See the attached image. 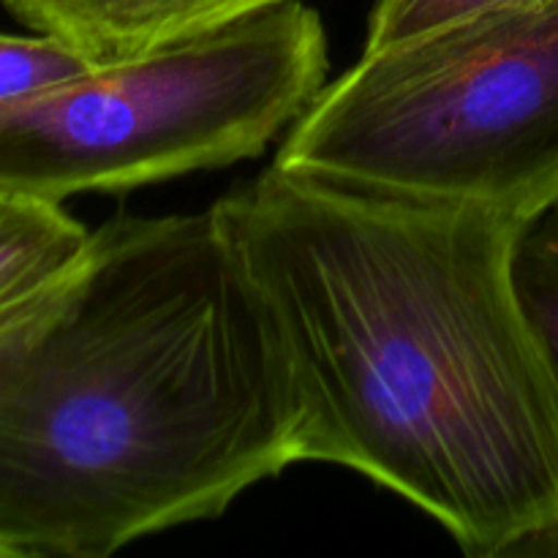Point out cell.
Returning a JSON list of instances; mask_svg holds the SVG:
<instances>
[{"label": "cell", "instance_id": "cell-1", "mask_svg": "<svg viewBox=\"0 0 558 558\" xmlns=\"http://www.w3.org/2000/svg\"><path fill=\"white\" fill-rule=\"evenodd\" d=\"M281 349L298 463L347 466L501 558L558 515V401L523 319V221L270 163L210 207Z\"/></svg>", "mask_w": 558, "mask_h": 558}, {"label": "cell", "instance_id": "cell-2", "mask_svg": "<svg viewBox=\"0 0 558 558\" xmlns=\"http://www.w3.org/2000/svg\"><path fill=\"white\" fill-rule=\"evenodd\" d=\"M292 463L287 365L213 210L118 213L0 308L5 558H107Z\"/></svg>", "mask_w": 558, "mask_h": 558}, {"label": "cell", "instance_id": "cell-3", "mask_svg": "<svg viewBox=\"0 0 558 558\" xmlns=\"http://www.w3.org/2000/svg\"><path fill=\"white\" fill-rule=\"evenodd\" d=\"M272 163L532 223L558 205V0L363 49L289 125Z\"/></svg>", "mask_w": 558, "mask_h": 558}, {"label": "cell", "instance_id": "cell-4", "mask_svg": "<svg viewBox=\"0 0 558 558\" xmlns=\"http://www.w3.org/2000/svg\"><path fill=\"white\" fill-rule=\"evenodd\" d=\"M319 11L283 0L0 104V189L129 194L262 156L327 85Z\"/></svg>", "mask_w": 558, "mask_h": 558}, {"label": "cell", "instance_id": "cell-5", "mask_svg": "<svg viewBox=\"0 0 558 558\" xmlns=\"http://www.w3.org/2000/svg\"><path fill=\"white\" fill-rule=\"evenodd\" d=\"M283 0H0L31 33L52 36L90 63H118L202 36Z\"/></svg>", "mask_w": 558, "mask_h": 558}, {"label": "cell", "instance_id": "cell-6", "mask_svg": "<svg viewBox=\"0 0 558 558\" xmlns=\"http://www.w3.org/2000/svg\"><path fill=\"white\" fill-rule=\"evenodd\" d=\"M90 234L60 202L0 189V308L63 276Z\"/></svg>", "mask_w": 558, "mask_h": 558}, {"label": "cell", "instance_id": "cell-7", "mask_svg": "<svg viewBox=\"0 0 558 558\" xmlns=\"http://www.w3.org/2000/svg\"><path fill=\"white\" fill-rule=\"evenodd\" d=\"M512 283L558 401V205L518 234Z\"/></svg>", "mask_w": 558, "mask_h": 558}, {"label": "cell", "instance_id": "cell-8", "mask_svg": "<svg viewBox=\"0 0 558 558\" xmlns=\"http://www.w3.org/2000/svg\"><path fill=\"white\" fill-rule=\"evenodd\" d=\"M90 65L96 63L52 36L0 33V104L60 85Z\"/></svg>", "mask_w": 558, "mask_h": 558}, {"label": "cell", "instance_id": "cell-9", "mask_svg": "<svg viewBox=\"0 0 558 558\" xmlns=\"http://www.w3.org/2000/svg\"><path fill=\"white\" fill-rule=\"evenodd\" d=\"M515 3L526 0H376L363 49L371 52V49L392 47L450 22Z\"/></svg>", "mask_w": 558, "mask_h": 558}, {"label": "cell", "instance_id": "cell-10", "mask_svg": "<svg viewBox=\"0 0 558 558\" xmlns=\"http://www.w3.org/2000/svg\"><path fill=\"white\" fill-rule=\"evenodd\" d=\"M501 558H558V515L512 539Z\"/></svg>", "mask_w": 558, "mask_h": 558}, {"label": "cell", "instance_id": "cell-11", "mask_svg": "<svg viewBox=\"0 0 558 558\" xmlns=\"http://www.w3.org/2000/svg\"><path fill=\"white\" fill-rule=\"evenodd\" d=\"M0 558H5V556H3V550H0Z\"/></svg>", "mask_w": 558, "mask_h": 558}]
</instances>
